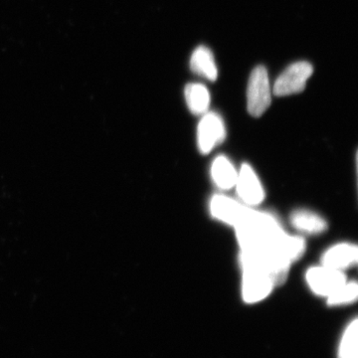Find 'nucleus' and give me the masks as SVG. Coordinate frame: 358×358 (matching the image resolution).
Returning a JSON list of instances; mask_svg holds the SVG:
<instances>
[{"label": "nucleus", "mask_w": 358, "mask_h": 358, "mask_svg": "<svg viewBox=\"0 0 358 358\" xmlns=\"http://www.w3.org/2000/svg\"><path fill=\"white\" fill-rule=\"evenodd\" d=\"M235 186L240 199L248 206H257L262 203L265 199L263 186L249 164L242 166Z\"/></svg>", "instance_id": "obj_7"}, {"label": "nucleus", "mask_w": 358, "mask_h": 358, "mask_svg": "<svg viewBox=\"0 0 358 358\" xmlns=\"http://www.w3.org/2000/svg\"><path fill=\"white\" fill-rule=\"evenodd\" d=\"M242 296L248 303H259L272 293L275 285L268 275L255 268H242Z\"/></svg>", "instance_id": "obj_6"}, {"label": "nucleus", "mask_w": 358, "mask_h": 358, "mask_svg": "<svg viewBox=\"0 0 358 358\" xmlns=\"http://www.w3.org/2000/svg\"><path fill=\"white\" fill-rule=\"evenodd\" d=\"M306 280L313 293L327 298L346 282L345 275L343 271L326 266L308 268Z\"/></svg>", "instance_id": "obj_4"}, {"label": "nucleus", "mask_w": 358, "mask_h": 358, "mask_svg": "<svg viewBox=\"0 0 358 358\" xmlns=\"http://www.w3.org/2000/svg\"><path fill=\"white\" fill-rule=\"evenodd\" d=\"M357 319L346 327L338 348V358H357Z\"/></svg>", "instance_id": "obj_15"}, {"label": "nucleus", "mask_w": 358, "mask_h": 358, "mask_svg": "<svg viewBox=\"0 0 358 358\" xmlns=\"http://www.w3.org/2000/svg\"><path fill=\"white\" fill-rule=\"evenodd\" d=\"M190 68L195 74L209 81H215L217 79L218 70L214 61L213 54L207 47L199 46L195 49L190 59Z\"/></svg>", "instance_id": "obj_10"}, {"label": "nucleus", "mask_w": 358, "mask_h": 358, "mask_svg": "<svg viewBox=\"0 0 358 358\" xmlns=\"http://www.w3.org/2000/svg\"><path fill=\"white\" fill-rule=\"evenodd\" d=\"M240 264L242 268H255L268 275L275 286H280L286 282L292 262L282 256L279 252L268 247L241 251Z\"/></svg>", "instance_id": "obj_1"}, {"label": "nucleus", "mask_w": 358, "mask_h": 358, "mask_svg": "<svg viewBox=\"0 0 358 358\" xmlns=\"http://www.w3.org/2000/svg\"><path fill=\"white\" fill-rule=\"evenodd\" d=\"M270 81L267 70L258 66L252 72L248 84V112L253 117H259L267 110L272 102Z\"/></svg>", "instance_id": "obj_2"}, {"label": "nucleus", "mask_w": 358, "mask_h": 358, "mask_svg": "<svg viewBox=\"0 0 358 358\" xmlns=\"http://www.w3.org/2000/svg\"><path fill=\"white\" fill-rule=\"evenodd\" d=\"M211 176L214 183L222 190H228L236 185L238 173L227 157H218L211 166Z\"/></svg>", "instance_id": "obj_11"}, {"label": "nucleus", "mask_w": 358, "mask_h": 358, "mask_svg": "<svg viewBox=\"0 0 358 358\" xmlns=\"http://www.w3.org/2000/svg\"><path fill=\"white\" fill-rule=\"evenodd\" d=\"M313 68L308 62H296L289 65L275 80L274 95L284 96L303 92L308 80L312 76Z\"/></svg>", "instance_id": "obj_3"}, {"label": "nucleus", "mask_w": 358, "mask_h": 358, "mask_svg": "<svg viewBox=\"0 0 358 358\" xmlns=\"http://www.w3.org/2000/svg\"><path fill=\"white\" fill-rule=\"evenodd\" d=\"M306 242L303 238L291 236L282 231L272 245V249L279 252L282 256L288 259L289 262L299 260L305 254Z\"/></svg>", "instance_id": "obj_12"}, {"label": "nucleus", "mask_w": 358, "mask_h": 358, "mask_svg": "<svg viewBox=\"0 0 358 358\" xmlns=\"http://www.w3.org/2000/svg\"><path fill=\"white\" fill-rule=\"evenodd\" d=\"M292 225L296 230L308 234H320L327 228V221L317 214L308 210H298L291 216Z\"/></svg>", "instance_id": "obj_14"}, {"label": "nucleus", "mask_w": 358, "mask_h": 358, "mask_svg": "<svg viewBox=\"0 0 358 358\" xmlns=\"http://www.w3.org/2000/svg\"><path fill=\"white\" fill-rule=\"evenodd\" d=\"M358 249L352 244H338L327 250L322 258V266L343 271L357 263Z\"/></svg>", "instance_id": "obj_9"}, {"label": "nucleus", "mask_w": 358, "mask_h": 358, "mask_svg": "<svg viewBox=\"0 0 358 358\" xmlns=\"http://www.w3.org/2000/svg\"><path fill=\"white\" fill-rule=\"evenodd\" d=\"M358 286L357 282H346L338 291L327 296L329 306H341L352 303L357 300Z\"/></svg>", "instance_id": "obj_16"}, {"label": "nucleus", "mask_w": 358, "mask_h": 358, "mask_svg": "<svg viewBox=\"0 0 358 358\" xmlns=\"http://www.w3.org/2000/svg\"><path fill=\"white\" fill-rule=\"evenodd\" d=\"M226 136L222 117L216 113H205L199 124L197 140L202 154H209Z\"/></svg>", "instance_id": "obj_5"}, {"label": "nucleus", "mask_w": 358, "mask_h": 358, "mask_svg": "<svg viewBox=\"0 0 358 358\" xmlns=\"http://www.w3.org/2000/svg\"><path fill=\"white\" fill-rule=\"evenodd\" d=\"M185 100L192 114L204 115L210 106V94L204 85L188 84L185 87Z\"/></svg>", "instance_id": "obj_13"}, {"label": "nucleus", "mask_w": 358, "mask_h": 358, "mask_svg": "<svg viewBox=\"0 0 358 358\" xmlns=\"http://www.w3.org/2000/svg\"><path fill=\"white\" fill-rule=\"evenodd\" d=\"M247 209L248 207L224 195H215L212 197L210 202L212 216L221 222L234 227L243 219Z\"/></svg>", "instance_id": "obj_8"}]
</instances>
